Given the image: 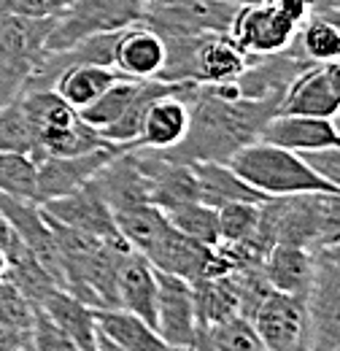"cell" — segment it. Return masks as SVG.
I'll list each match as a JSON object with an SVG mask.
<instances>
[{
  "label": "cell",
  "instance_id": "cell-1",
  "mask_svg": "<svg viewBox=\"0 0 340 351\" xmlns=\"http://www.w3.org/2000/svg\"><path fill=\"white\" fill-rule=\"evenodd\" d=\"M189 103V130L173 149H160L175 162H230L243 146L259 141L265 125L278 114V100H249L230 84H178Z\"/></svg>",
  "mask_w": 340,
  "mask_h": 351
},
{
  "label": "cell",
  "instance_id": "cell-2",
  "mask_svg": "<svg viewBox=\"0 0 340 351\" xmlns=\"http://www.w3.org/2000/svg\"><path fill=\"white\" fill-rule=\"evenodd\" d=\"M25 117L38 143V157H76L103 146H111L95 128H89L82 114L65 103L54 89L25 92L22 97ZM36 157V160H38Z\"/></svg>",
  "mask_w": 340,
  "mask_h": 351
},
{
  "label": "cell",
  "instance_id": "cell-3",
  "mask_svg": "<svg viewBox=\"0 0 340 351\" xmlns=\"http://www.w3.org/2000/svg\"><path fill=\"white\" fill-rule=\"evenodd\" d=\"M249 186L262 192L265 197H287V195H308V192H338L327 184L300 154L254 141L243 146L227 162Z\"/></svg>",
  "mask_w": 340,
  "mask_h": 351
},
{
  "label": "cell",
  "instance_id": "cell-4",
  "mask_svg": "<svg viewBox=\"0 0 340 351\" xmlns=\"http://www.w3.org/2000/svg\"><path fill=\"white\" fill-rule=\"evenodd\" d=\"M313 14V0H259L235 11L227 36L246 57L278 54L295 44L302 22Z\"/></svg>",
  "mask_w": 340,
  "mask_h": 351
},
{
  "label": "cell",
  "instance_id": "cell-5",
  "mask_svg": "<svg viewBox=\"0 0 340 351\" xmlns=\"http://www.w3.org/2000/svg\"><path fill=\"white\" fill-rule=\"evenodd\" d=\"M51 19H33L22 14L0 16V108L14 103L46 54Z\"/></svg>",
  "mask_w": 340,
  "mask_h": 351
},
{
  "label": "cell",
  "instance_id": "cell-6",
  "mask_svg": "<svg viewBox=\"0 0 340 351\" xmlns=\"http://www.w3.org/2000/svg\"><path fill=\"white\" fill-rule=\"evenodd\" d=\"M143 14V0H73L62 14L54 16L46 38V51H62L92 36L119 33L125 27L141 25Z\"/></svg>",
  "mask_w": 340,
  "mask_h": 351
},
{
  "label": "cell",
  "instance_id": "cell-7",
  "mask_svg": "<svg viewBox=\"0 0 340 351\" xmlns=\"http://www.w3.org/2000/svg\"><path fill=\"white\" fill-rule=\"evenodd\" d=\"M241 5L232 0H149L143 25L162 38H192L206 33H227Z\"/></svg>",
  "mask_w": 340,
  "mask_h": 351
},
{
  "label": "cell",
  "instance_id": "cell-8",
  "mask_svg": "<svg viewBox=\"0 0 340 351\" xmlns=\"http://www.w3.org/2000/svg\"><path fill=\"white\" fill-rule=\"evenodd\" d=\"M305 346L311 351H340V267L321 254H316V276L305 298Z\"/></svg>",
  "mask_w": 340,
  "mask_h": 351
},
{
  "label": "cell",
  "instance_id": "cell-9",
  "mask_svg": "<svg viewBox=\"0 0 340 351\" xmlns=\"http://www.w3.org/2000/svg\"><path fill=\"white\" fill-rule=\"evenodd\" d=\"M122 149L125 146L111 143V146L76 154V157H46V154L38 157L36 160V203L41 206L46 200L65 197V195L82 189L84 184L92 181V176Z\"/></svg>",
  "mask_w": 340,
  "mask_h": 351
},
{
  "label": "cell",
  "instance_id": "cell-10",
  "mask_svg": "<svg viewBox=\"0 0 340 351\" xmlns=\"http://www.w3.org/2000/svg\"><path fill=\"white\" fill-rule=\"evenodd\" d=\"M252 324L267 351H289L295 346H302L305 330H308L305 300L270 289L262 298V303L254 308Z\"/></svg>",
  "mask_w": 340,
  "mask_h": 351
},
{
  "label": "cell",
  "instance_id": "cell-11",
  "mask_svg": "<svg viewBox=\"0 0 340 351\" xmlns=\"http://www.w3.org/2000/svg\"><path fill=\"white\" fill-rule=\"evenodd\" d=\"M41 208L54 221H60L71 230H79L84 235L100 238V241H125L119 235V227H117L111 208L106 206V200L100 197V192L92 184H84L82 189H76L65 197L46 200L41 203Z\"/></svg>",
  "mask_w": 340,
  "mask_h": 351
},
{
  "label": "cell",
  "instance_id": "cell-12",
  "mask_svg": "<svg viewBox=\"0 0 340 351\" xmlns=\"http://www.w3.org/2000/svg\"><path fill=\"white\" fill-rule=\"evenodd\" d=\"M154 330L160 338L173 349H186L189 341L197 332L195 319V300H192V284L157 270V319Z\"/></svg>",
  "mask_w": 340,
  "mask_h": 351
},
{
  "label": "cell",
  "instance_id": "cell-13",
  "mask_svg": "<svg viewBox=\"0 0 340 351\" xmlns=\"http://www.w3.org/2000/svg\"><path fill=\"white\" fill-rule=\"evenodd\" d=\"M259 141L289 149L295 154H308V152L340 146V132L332 119L300 117V114H276L265 125Z\"/></svg>",
  "mask_w": 340,
  "mask_h": 351
},
{
  "label": "cell",
  "instance_id": "cell-14",
  "mask_svg": "<svg viewBox=\"0 0 340 351\" xmlns=\"http://www.w3.org/2000/svg\"><path fill=\"white\" fill-rule=\"evenodd\" d=\"M168 49L157 30L149 25H132L119 33L114 51V71L130 79H157L165 68Z\"/></svg>",
  "mask_w": 340,
  "mask_h": 351
},
{
  "label": "cell",
  "instance_id": "cell-15",
  "mask_svg": "<svg viewBox=\"0 0 340 351\" xmlns=\"http://www.w3.org/2000/svg\"><path fill=\"white\" fill-rule=\"evenodd\" d=\"M249 65V57L235 46L227 33H208L200 38L192 57V84H230Z\"/></svg>",
  "mask_w": 340,
  "mask_h": 351
},
{
  "label": "cell",
  "instance_id": "cell-16",
  "mask_svg": "<svg viewBox=\"0 0 340 351\" xmlns=\"http://www.w3.org/2000/svg\"><path fill=\"white\" fill-rule=\"evenodd\" d=\"M117 306L141 316L154 327L157 319V270L151 263L130 249L117 276Z\"/></svg>",
  "mask_w": 340,
  "mask_h": 351
},
{
  "label": "cell",
  "instance_id": "cell-17",
  "mask_svg": "<svg viewBox=\"0 0 340 351\" xmlns=\"http://www.w3.org/2000/svg\"><path fill=\"white\" fill-rule=\"evenodd\" d=\"M262 270H265L270 289L305 300L313 287V276H316V252L278 243L265 254Z\"/></svg>",
  "mask_w": 340,
  "mask_h": 351
},
{
  "label": "cell",
  "instance_id": "cell-18",
  "mask_svg": "<svg viewBox=\"0 0 340 351\" xmlns=\"http://www.w3.org/2000/svg\"><path fill=\"white\" fill-rule=\"evenodd\" d=\"M340 111V103L335 92L327 82L324 65H308L298 79L287 87L278 114H300V117H321L332 119Z\"/></svg>",
  "mask_w": 340,
  "mask_h": 351
},
{
  "label": "cell",
  "instance_id": "cell-19",
  "mask_svg": "<svg viewBox=\"0 0 340 351\" xmlns=\"http://www.w3.org/2000/svg\"><path fill=\"white\" fill-rule=\"evenodd\" d=\"M186 130H189V103L186 97L178 95L175 84L170 95L160 97L149 108L135 149H173L175 143H181Z\"/></svg>",
  "mask_w": 340,
  "mask_h": 351
},
{
  "label": "cell",
  "instance_id": "cell-20",
  "mask_svg": "<svg viewBox=\"0 0 340 351\" xmlns=\"http://www.w3.org/2000/svg\"><path fill=\"white\" fill-rule=\"evenodd\" d=\"M95 327L125 351H181L168 346L151 324L125 308H95Z\"/></svg>",
  "mask_w": 340,
  "mask_h": 351
},
{
  "label": "cell",
  "instance_id": "cell-21",
  "mask_svg": "<svg viewBox=\"0 0 340 351\" xmlns=\"http://www.w3.org/2000/svg\"><path fill=\"white\" fill-rule=\"evenodd\" d=\"M36 308L43 311L82 351H97L95 308H89L65 289H51Z\"/></svg>",
  "mask_w": 340,
  "mask_h": 351
},
{
  "label": "cell",
  "instance_id": "cell-22",
  "mask_svg": "<svg viewBox=\"0 0 340 351\" xmlns=\"http://www.w3.org/2000/svg\"><path fill=\"white\" fill-rule=\"evenodd\" d=\"M197 176L200 203L211 208H224L230 203H262L265 195L249 186L227 162H192Z\"/></svg>",
  "mask_w": 340,
  "mask_h": 351
},
{
  "label": "cell",
  "instance_id": "cell-23",
  "mask_svg": "<svg viewBox=\"0 0 340 351\" xmlns=\"http://www.w3.org/2000/svg\"><path fill=\"white\" fill-rule=\"evenodd\" d=\"M175 89V84H168V82H160V79H143L141 87L135 92V97L130 100V106L125 108V114L106 130H100V135L108 141V143H117V146H125V149H135V141L141 135V128H143V119L149 114V108L165 97Z\"/></svg>",
  "mask_w": 340,
  "mask_h": 351
},
{
  "label": "cell",
  "instance_id": "cell-24",
  "mask_svg": "<svg viewBox=\"0 0 340 351\" xmlns=\"http://www.w3.org/2000/svg\"><path fill=\"white\" fill-rule=\"evenodd\" d=\"M192 300H195V319L197 327L211 330L232 316H241V300L227 276L219 278H200L192 281Z\"/></svg>",
  "mask_w": 340,
  "mask_h": 351
},
{
  "label": "cell",
  "instance_id": "cell-25",
  "mask_svg": "<svg viewBox=\"0 0 340 351\" xmlns=\"http://www.w3.org/2000/svg\"><path fill=\"white\" fill-rule=\"evenodd\" d=\"M119 76H122V73H117L114 68L73 65V68H68V71L60 73V79L54 82L51 89H54L65 103H71L76 111H82L92 100H97Z\"/></svg>",
  "mask_w": 340,
  "mask_h": 351
},
{
  "label": "cell",
  "instance_id": "cell-26",
  "mask_svg": "<svg viewBox=\"0 0 340 351\" xmlns=\"http://www.w3.org/2000/svg\"><path fill=\"white\" fill-rule=\"evenodd\" d=\"M295 44L300 46L302 57L313 65L335 62L340 60V25H335L327 16L311 14L298 30Z\"/></svg>",
  "mask_w": 340,
  "mask_h": 351
},
{
  "label": "cell",
  "instance_id": "cell-27",
  "mask_svg": "<svg viewBox=\"0 0 340 351\" xmlns=\"http://www.w3.org/2000/svg\"><path fill=\"white\" fill-rule=\"evenodd\" d=\"M141 82H143V79L119 76V79L106 89L97 100H92L86 108L79 111L82 119H84L89 128H95L97 132L106 130V128H111V125L125 114V108L130 106V100L135 97V92H138V87H141Z\"/></svg>",
  "mask_w": 340,
  "mask_h": 351
},
{
  "label": "cell",
  "instance_id": "cell-28",
  "mask_svg": "<svg viewBox=\"0 0 340 351\" xmlns=\"http://www.w3.org/2000/svg\"><path fill=\"white\" fill-rule=\"evenodd\" d=\"M168 221L184 232L186 238L203 243V246H216L221 241L219 235V211L206 206V203H184L178 208H170V211H162Z\"/></svg>",
  "mask_w": 340,
  "mask_h": 351
},
{
  "label": "cell",
  "instance_id": "cell-29",
  "mask_svg": "<svg viewBox=\"0 0 340 351\" xmlns=\"http://www.w3.org/2000/svg\"><path fill=\"white\" fill-rule=\"evenodd\" d=\"M0 192L36 203V160L19 152H0Z\"/></svg>",
  "mask_w": 340,
  "mask_h": 351
},
{
  "label": "cell",
  "instance_id": "cell-30",
  "mask_svg": "<svg viewBox=\"0 0 340 351\" xmlns=\"http://www.w3.org/2000/svg\"><path fill=\"white\" fill-rule=\"evenodd\" d=\"M219 235L227 243L259 246V203H230L219 208Z\"/></svg>",
  "mask_w": 340,
  "mask_h": 351
},
{
  "label": "cell",
  "instance_id": "cell-31",
  "mask_svg": "<svg viewBox=\"0 0 340 351\" xmlns=\"http://www.w3.org/2000/svg\"><path fill=\"white\" fill-rule=\"evenodd\" d=\"M0 152H19L33 160L38 157V143L19 97L0 108Z\"/></svg>",
  "mask_w": 340,
  "mask_h": 351
},
{
  "label": "cell",
  "instance_id": "cell-32",
  "mask_svg": "<svg viewBox=\"0 0 340 351\" xmlns=\"http://www.w3.org/2000/svg\"><path fill=\"white\" fill-rule=\"evenodd\" d=\"M208 332L219 351H267L262 338L256 335L252 319L246 316H232L221 324H213Z\"/></svg>",
  "mask_w": 340,
  "mask_h": 351
},
{
  "label": "cell",
  "instance_id": "cell-33",
  "mask_svg": "<svg viewBox=\"0 0 340 351\" xmlns=\"http://www.w3.org/2000/svg\"><path fill=\"white\" fill-rule=\"evenodd\" d=\"M33 303L5 278H0V324L16 327V330H33Z\"/></svg>",
  "mask_w": 340,
  "mask_h": 351
},
{
  "label": "cell",
  "instance_id": "cell-34",
  "mask_svg": "<svg viewBox=\"0 0 340 351\" xmlns=\"http://www.w3.org/2000/svg\"><path fill=\"white\" fill-rule=\"evenodd\" d=\"M30 341L36 351H82L43 311L36 308L33 316V330H30Z\"/></svg>",
  "mask_w": 340,
  "mask_h": 351
},
{
  "label": "cell",
  "instance_id": "cell-35",
  "mask_svg": "<svg viewBox=\"0 0 340 351\" xmlns=\"http://www.w3.org/2000/svg\"><path fill=\"white\" fill-rule=\"evenodd\" d=\"M73 0H16L14 3V14L22 16H33V19H51L57 14H62Z\"/></svg>",
  "mask_w": 340,
  "mask_h": 351
},
{
  "label": "cell",
  "instance_id": "cell-36",
  "mask_svg": "<svg viewBox=\"0 0 340 351\" xmlns=\"http://www.w3.org/2000/svg\"><path fill=\"white\" fill-rule=\"evenodd\" d=\"M25 343H30V330L0 324V351H19Z\"/></svg>",
  "mask_w": 340,
  "mask_h": 351
},
{
  "label": "cell",
  "instance_id": "cell-37",
  "mask_svg": "<svg viewBox=\"0 0 340 351\" xmlns=\"http://www.w3.org/2000/svg\"><path fill=\"white\" fill-rule=\"evenodd\" d=\"M184 351H219V346L213 343L211 332L208 330H203V327H197V332H195V338L189 341V346Z\"/></svg>",
  "mask_w": 340,
  "mask_h": 351
},
{
  "label": "cell",
  "instance_id": "cell-38",
  "mask_svg": "<svg viewBox=\"0 0 340 351\" xmlns=\"http://www.w3.org/2000/svg\"><path fill=\"white\" fill-rule=\"evenodd\" d=\"M324 73H327V82H330V87H332V92H335V97H338L340 103V60L324 62Z\"/></svg>",
  "mask_w": 340,
  "mask_h": 351
},
{
  "label": "cell",
  "instance_id": "cell-39",
  "mask_svg": "<svg viewBox=\"0 0 340 351\" xmlns=\"http://www.w3.org/2000/svg\"><path fill=\"white\" fill-rule=\"evenodd\" d=\"M327 263H332L335 267H340V246H335V249H327V252H319Z\"/></svg>",
  "mask_w": 340,
  "mask_h": 351
},
{
  "label": "cell",
  "instance_id": "cell-40",
  "mask_svg": "<svg viewBox=\"0 0 340 351\" xmlns=\"http://www.w3.org/2000/svg\"><path fill=\"white\" fill-rule=\"evenodd\" d=\"M97 351H125V349H119L117 343H111L108 338H103V335L97 332Z\"/></svg>",
  "mask_w": 340,
  "mask_h": 351
},
{
  "label": "cell",
  "instance_id": "cell-41",
  "mask_svg": "<svg viewBox=\"0 0 340 351\" xmlns=\"http://www.w3.org/2000/svg\"><path fill=\"white\" fill-rule=\"evenodd\" d=\"M14 3H16V0H0V16L14 14Z\"/></svg>",
  "mask_w": 340,
  "mask_h": 351
},
{
  "label": "cell",
  "instance_id": "cell-42",
  "mask_svg": "<svg viewBox=\"0 0 340 351\" xmlns=\"http://www.w3.org/2000/svg\"><path fill=\"white\" fill-rule=\"evenodd\" d=\"M5 267H8V260H5V252L0 249V278L5 276Z\"/></svg>",
  "mask_w": 340,
  "mask_h": 351
},
{
  "label": "cell",
  "instance_id": "cell-43",
  "mask_svg": "<svg viewBox=\"0 0 340 351\" xmlns=\"http://www.w3.org/2000/svg\"><path fill=\"white\" fill-rule=\"evenodd\" d=\"M19 351H36V349H33V341H30V343H25V346H22Z\"/></svg>",
  "mask_w": 340,
  "mask_h": 351
},
{
  "label": "cell",
  "instance_id": "cell-44",
  "mask_svg": "<svg viewBox=\"0 0 340 351\" xmlns=\"http://www.w3.org/2000/svg\"><path fill=\"white\" fill-rule=\"evenodd\" d=\"M289 351H311V349H308V346L302 343V346H295V349H289Z\"/></svg>",
  "mask_w": 340,
  "mask_h": 351
},
{
  "label": "cell",
  "instance_id": "cell-45",
  "mask_svg": "<svg viewBox=\"0 0 340 351\" xmlns=\"http://www.w3.org/2000/svg\"><path fill=\"white\" fill-rule=\"evenodd\" d=\"M143 3H149V0H143Z\"/></svg>",
  "mask_w": 340,
  "mask_h": 351
}]
</instances>
